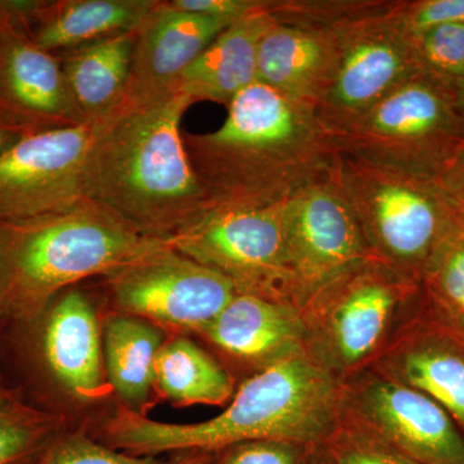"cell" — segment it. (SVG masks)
Masks as SVG:
<instances>
[{"mask_svg":"<svg viewBox=\"0 0 464 464\" xmlns=\"http://www.w3.org/2000/svg\"><path fill=\"white\" fill-rule=\"evenodd\" d=\"M420 72L457 88L464 81V23L448 24L411 36Z\"/></svg>","mask_w":464,"mask_h":464,"instance_id":"28","label":"cell"},{"mask_svg":"<svg viewBox=\"0 0 464 464\" xmlns=\"http://www.w3.org/2000/svg\"><path fill=\"white\" fill-rule=\"evenodd\" d=\"M136 33L57 54L70 99L84 123L108 118L121 106L130 79Z\"/></svg>","mask_w":464,"mask_h":464,"instance_id":"22","label":"cell"},{"mask_svg":"<svg viewBox=\"0 0 464 464\" xmlns=\"http://www.w3.org/2000/svg\"><path fill=\"white\" fill-rule=\"evenodd\" d=\"M456 207L458 219L464 225V206H458V204H456Z\"/></svg>","mask_w":464,"mask_h":464,"instance_id":"37","label":"cell"},{"mask_svg":"<svg viewBox=\"0 0 464 464\" xmlns=\"http://www.w3.org/2000/svg\"><path fill=\"white\" fill-rule=\"evenodd\" d=\"M25 136H29V134L0 116V155L5 154L9 148H12L14 143Z\"/></svg>","mask_w":464,"mask_h":464,"instance_id":"34","label":"cell"},{"mask_svg":"<svg viewBox=\"0 0 464 464\" xmlns=\"http://www.w3.org/2000/svg\"><path fill=\"white\" fill-rule=\"evenodd\" d=\"M169 464H210V453H201V451L182 453Z\"/></svg>","mask_w":464,"mask_h":464,"instance_id":"35","label":"cell"},{"mask_svg":"<svg viewBox=\"0 0 464 464\" xmlns=\"http://www.w3.org/2000/svg\"><path fill=\"white\" fill-rule=\"evenodd\" d=\"M457 106L464 121V81L456 88Z\"/></svg>","mask_w":464,"mask_h":464,"instance_id":"36","label":"cell"},{"mask_svg":"<svg viewBox=\"0 0 464 464\" xmlns=\"http://www.w3.org/2000/svg\"><path fill=\"white\" fill-rule=\"evenodd\" d=\"M192 103L173 92L140 108L119 106L92 146L88 198L145 237L170 239L210 210L179 130Z\"/></svg>","mask_w":464,"mask_h":464,"instance_id":"3","label":"cell"},{"mask_svg":"<svg viewBox=\"0 0 464 464\" xmlns=\"http://www.w3.org/2000/svg\"><path fill=\"white\" fill-rule=\"evenodd\" d=\"M265 8L235 21L210 43L179 75L174 92L192 102L212 101L227 106L240 92L257 82V57L262 36L273 25Z\"/></svg>","mask_w":464,"mask_h":464,"instance_id":"19","label":"cell"},{"mask_svg":"<svg viewBox=\"0 0 464 464\" xmlns=\"http://www.w3.org/2000/svg\"><path fill=\"white\" fill-rule=\"evenodd\" d=\"M420 288L451 332L464 340V225L458 217L424 266Z\"/></svg>","mask_w":464,"mask_h":464,"instance_id":"25","label":"cell"},{"mask_svg":"<svg viewBox=\"0 0 464 464\" xmlns=\"http://www.w3.org/2000/svg\"><path fill=\"white\" fill-rule=\"evenodd\" d=\"M333 432L332 464H420L362 426ZM329 438V439H331Z\"/></svg>","mask_w":464,"mask_h":464,"instance_id":"30","label":"cell"},{"mask_svg":"<svg viewBox=\"0 0 464 464\" xmlns=\"http://www.w3.org/2000/svg\"><path fill=\"white\" fill-rule=\"evenodd\" d=\"M268 0H169L174 8L219 20L235 21L265 8Z\"/></svg>","mask_w":464,"mask_h":464,"instance_id":"32","label":"cell"},{"mask_svg":"<svg viewBox=\"0 0 464 464\" xmlns=\"http://www.w3.org/2000/svg\"><path fill=\"white\" fill-rule=\"evenodd\" d=\"M16 326L34 374L78 404L112 392L103 364L102 324L90 295L67 289L38 319Z\"/></svg>","mask_w":464,"mask_h":464,"instance_id":"13","label":"cell"},{"mask_svg":"<svg viewBox=\"0 0 464 464\" xmlns=\"http://www.w3.org/2000/svg\"><path fill=\"white\" fill-rule=\"evenodd\" d=\"M231 24L158 0L137 30L121 108H140L173 93L179 75Z\"/></svg>","mask_w":464,"mask_h":464,"instance_id":"16","label":"cell"},{"mask_svg":"<svg viewBox=\"0 0 464 464\" xmlns=\"http://www.w3.org/2000/svg\"><path fill=\"white\" fill-rule=\"evenodd\" d=\"M284 234L290 297L298 308L348 268L374 258L331 176L285 200Z\"/></svg>","mask_w":464,"mask_h":464,"instance_id":"11","label":"cell"},{"mask_svg":"<svg viewBox=\"0 0 464 464\" xmlns=\"http://www.w3.org/2000/svg\"><path fill=\"white\" fill-rule=\"evenodd\" d=\"M438 182L454 203L464 206V143L440 174Z\"/></svg>","mask_w":464,"mask_h":464,"instance_id":"33","label":"cell"},{"mask_svg":"<svg viewBox=\"0 0 464 464\" xmlns=\"http://www.w3.org/2000/svg\"><path fill=\"white\" fill-rule=\"evenodd\" d=\"M387 16L406 35L464 23V0H392Z\"/></svg>","mask_w":464,"mask_h":464,"instance_id":"29","label":"cell"},{"mask_svg":"<svg viewBox=\"0 0 464 464\" xmlns=\"http://www.w3.org/2000/svg\"><path fill=\"white\" fill-rule=\"evenodd\" d=\"M112 311L170 335L201 334L231 299L234 284L164 243L103 275Z\"/></svg>","mask_w":464,"mask_h":464,"instance_id":"8","label":"cell"},{"mask_svg":"<svg viewBox=\"0 0 464 464\" xmlns=\"http://www.w3.org/2000/svg\"><path fill=\"white\" fill-rule=\"evenodd\" d=\"M306 447L285 441H249L218 451L216 464H302Z\"/></svg>","mask_w":464,"mask_h":464,"instance_id":"31","label":"cell"},{"mask_svg":"<svg viewBox=\"0 0 464 464\" xmlns=\"http://www.w3.org/2000/svg\"><path fill=\"white\" fill-rule=\"evenodd\" d=\"M200 335L257 371L310 351L301 308L241 293Z\"/></svg>","mask_w":464,"mask_h":464,"instance_id":"17","label":"cell"},{"mask_svg":"<svg viewBox=\"0 0 464 464\" xmlns=\"http://www.w3.org/2000/svg\"><path fill=\"white\" fill-rule=\"evenodd\" d=\"M420 283L377 258L348 268L301 308L308 350L332 373L351 372L374 355L393 319Z\"/></svg>","mask_w":464,"mask_h":464,"instance_id":"7","label":"cell"},{"mask_svg":"<svg viewBox=\"0 0 464 464\" xmlns=\"http://www.w3.org/2000/svg\"><path fill=\"white\" fill-rule=\"evenodd\" d=\"M154 393L176 406L230 402L231 374L186 335L167 338L154 364Z\"/></svg>","mask_w":464,"mask_h":464,"instance_id":"24","label":"cell"},{"mask_svg":"<svg viewBox=\"0 0 464 464\" xmlns=\"http://www.w3.org/2000/svg\"><path fill=\"white\" fill-rule=\"evenodd\" d=\"M5 3L0 2V21H2L3 14H5Z\"/></svg>","mask_w":464,"mask_h":464,"instance_id":"38","label":"cell"},{"mask_svg":"<svg viewBox=\"0 0 464 464\" xmlns=\"http://www.w3.org/2000/svg\"><path fill=\"white\" fill-rule=\"evenodd\" d=\"M167 333L140 317L111 311L102 324L103 364L121 406L148 417L154 405V364Z\"/></svg>","mask_w":464,"mask_h":464,"instance_id":"21","label":"cell"},{"mask_svg":"<svg viewBox=\"0 0 464 464\" xmlns=\"http://www.w3.org/2000/svg\"><path fill=\"white\" fill-rule=\"evenodd\" d=\"M284 203L216 208L167 241L182 255L224 275L237 293L293 304Z\"/></svg>","mask_w":464,"mask_h":464,"instance_id":"9","label":"cell"},{"mask_svg":"<svg viewBox=\"0 0 464 464\" xmlns=\"http://www.w3.org/2000/svg\"><path fill=\"white\" fill-rule=\"evenodd\" d=\"M101 121L29 134L0 155V222L90 199L85 170Z\"/></svg>","mask_w":464,"mask_h":464,"instance_id":"12","label":"cell"},{"mask_svg":"<svg viewBox=\"0 0 464 464\" xmlns=\"http://www.w3.org/2000/svg\"><path fill=\"white\" fill-rule=\"evenodd\" d=\"M390 5L383 0L374 11L334 27L337 69L317 109L331 136L420 72L411 38L387 16Z\"/></svg>","mask_w":464,"mask_h":464,"instance_id":"10","label":"cell"},{"mask_svg":"<svg viewBox=\"0 0 464 464\" xmlns=\"http://www.w3.org/2000/svg\"><path fill=\"white\" fill-rule=\"evenodd\" d=\"M210 210L282 203L331 173L337 149L313 103L256 82L218 130L183 134Z\"/></svg>","mask_w":464,"mask_h":464,"instance_id":"1","label":"cell"},{"mask_svg":"<svg viewBox=\"0 0 464 464\" xmlns=\"http://www.w3.org/2000/svg\"><path fill=\"white\" fill-rule=\"evenodd\" d=\"M389 377L438 402L464 430V340L451 333H424L389 359Z\"/></svg>","mask_w":464,"mask_h":464,"instance_id":"23","label":"cell"},{"mask_svg":"<svg viewBox=\"0 0 464 464\" xmlns=\"http://www.w3.org/2000/svg\"><path fill=\"white\" fill-rule=\"evenodd\" d=\"M167 240L142 235L99 201L0 222V319L24 325L70 286L103 276Z\"/></svg>","mask_w":464,"mask_h":464,"instance_id":"4","label":"cell"},{"mask_svg":"<svg viewBox=\"0 0 464 464\" xmlns=\"http://www.w3.org/2000/svg\"><path fill=\"white\" fill-rule=\"evenodd\" d=\"M63 429L60 415L0 387V464L25 462Z\"/></svg>","mask_w":464,"mask_h":464,"instance_id":"26","label":"cell"},{"mask_svg":"<svg viewBox=\"0 0 464 464\" xmlns=\"http://www.w3.org/2000/svg\"><path fill=\"white\" fill-rule=\"evenodd\" d=\"M343 393L310 351L256 372L234 393L224 411L199 423H163L119 406L99 439L132 456L218 453L249 441H285L308 447L337 429Z\"/></svg>","mask_w":464,"mask_h":464,"instance_id":"2","label":"cell"},{"mask_svg":"<svg viewBox=\"0 0 464 464\" xmlns=\"http://www.w3.org/2000/svg\"><path fill=\"white\" fill-rule=\"evenodd\" d=\"M158 0H35L26 23L52 53L137 32Z\"/></svg>","mask_w":464,"mask_h":464,"instance_id":"20","label":"cell"},{"mask_svg":"<svg viewBox=\"0 0 464 464\" xmlns=\"http://www.w3.org/2000/svg\"><path fill=\"white\" fill-rule=\"evenodd\" d=\"M333 181L362 228L374 258L413 282L457 217L436 179L337 152Z\"/></svg>","mask_w":464,"mask_h":464,"instance_id":"5","label":"cell"},{"mask_svg":"<svg viewBox=\"0 0 464 464\" xmlns=\"http://www.w3.org/2000/svg\"><path fill=\"white\" fill-rule=\"evenodd\" d=\"M5 3L0 21V116L26 134L85 124L56 53L34 41L27 0Z\"/></svg>","mask_w":464,"mask_h":464,"instance_id":"14","label":"cell"},{"mask_svg":"<svg viewBox=\"0 0 464 464\" xmlns=\"http://www.w3.org/2000/svg\"><path fill=\"white\" fill-rule=\"evenodd\" d=\"M332 140L342 154L438 181L464 143L456 88L418 72Z\"/></svg>","mask_w":464,"mask_h":464,"instance_id":"6","label":"cell"},{"mask_svg":"<svg viewBox=\"0 0 464 464\" xmlns=\"http://www.w3.org/2000/svg\"><path fill=\"white\" fill-rule=\"evenodd\" d=\"M356 413L375 436L420 464H464V438L429 396L392 380L366 382L353 399Z\"/></svg>","mask_w":464,"mask_h":464,"instance_id":"15","label":"cell"},{"mask_svg":"<svg viewBox=\"0 0 464 464\" xmlns=\"http://www.w3.org/2000/svg\"><path fill=\"white\" fill-rule=\"evenodd\" d=\"M337 63L334 29L274 20L259 43L257 82L319 109Z\"/></svg>","mask_w":464,"mask_h":464,"instance_id":"18","label":"cell"},{"mask_svg":"<svg viewBox=\"0 0 464 464\" xmlns=\"http://www.w3.org/2000/svg\"><path fill=\"white\" fill-rule=\"evenodd\" d=\"M2 386H3L2 380H0V387H2Z\"/></svg>","mask_w":464,"mask_h":464,"instance_id":"39","label":"cell"},{"mask_svg":"<svg viewBox=\"0 0 464 464\" xmlns=\"http://www.w3.org/2000/svg\"><path fill=\"white\" fill-rule=\"evenodd\" d=\"M21 464H169L159 457L132 456L87 432L63 429Z\"/></svg>","mask_w":464,"mask_h":464,"instance_id":"27","label":"cell"}]
</instances>
